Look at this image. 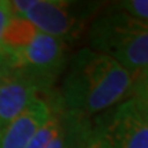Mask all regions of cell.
<instances>
[{
    "mask_svg": "<svg viewBox=\"0 0 148 148\" xmlns=\"http://www.w3.org/2000/svg\"><path fill=\"white\" fill-rule=\"evenodd\" d=\"M62 130H63V126H62L60 116L52 111L51 116L34 133V136L30 138V141L26 144L25 148H47L49 143L53 140V137Z\"/></svg>",
    "mask_w": 148,
    "mask_h": 148,
    "instance_id": "obj_9",
    "label": "cell"
},
{
    "mask_svg": "<svg viewBox=\"0 0 148 148\" xmlns=\"http://www.w3.org/2000/svg\"><path fill=\"white\" fill-rule=\"evenodd\" d=\"M23 18H26L40 33L60 40L70 36L75 26L71 3L63 0H33Z\"/></svg>",
    "mask_w": 148,
    "mask_h": 148,
    "instance_id": "obj_6",
    "label": "cell"
},
{
    "mask_svg": "<svg viewBox=\"0 0 148 148\" xmlns=\"http://www.w3.org/2000/svg\"><path fill=\"white\" fill-rule=\"evenodd\" d=\"M63 56V40L38 32L25 47L15 51H4L0 63L26 73L44 88L60 69Z\"/></svg>",
    "mask_w": 148,
    "mask_h": 148,
    "instance_id": "obj_4",
    "label": "cell"
},
{
    "mask_svg": "<svg viewBox=\"0 0 148 148\" xmlns=\"http://www.w3.org/2000/svg\"><path fill=\"white\" fill-rule=\"evenodd\" d=\"M84 148H148V107L127 97L97 116Z\"/></svg>",
    "mask_w": 148,
    "mask_h": 148,
    "instance_id": "obj_3",
    "label": "cell"
},
{
    "mask_svg": "<svg viewBox=\"0 0 148 148\" xmlns=\"http://www.w3.org/2000/svg\"><path fill=\"white\" fill-rule=\"evenodd\" d=\"M116 8L125 11V14L148 22V0H126L118 3Z\"/></svg>",
    "mask_w": 148,
    "mask_h": 148,
    "instance_id": "obj_10",
    "label": "cell"
},
{
    "mask_svg": "<svg viewBox=\"0 0 148 148\" xmlns=\"http://www.w3.org/2000/svg\"><path fill=\"white\" fill-rule=\"evenodd\" d=\"M134 74L108 55L85 48L73 59L62 101L75 115H95L126 99Z\"/></svg>",
    "mask_w": 148,
    "mask_h": 148,
    "instance_id": "obj_1",
    "label": "cell"
},
{
    "mask_svg": "<svg viewBox=\"0 0 148 148\" xmlns=\"http://www.w3.org/2000/svg\"><path fill=\"white\" fill-rule=\"evenodd\" d=\"M42 86L21 70L0 63V129L21 114Z\"/></svg>",
    "mask_w": 148,
    "mask_h": 148,
    "instance_id": "obj_5",
    "label": "cell"
},
{
    "mask_svg": "<svg viewBox=\"0 0 148 148\" xmlns=\"http://www.w3.org/2000/svg\"><path fill=\"white\" fill-rule=\"evenodd\" d=\"M93 51L108 55L133 74L148 70V22L125 12L95 22L90 30Z\"/></svg>",
    "mask_w": 148,
    "mask_h": 148,
    "instance_id": "obj_2",
    "label": "cell"
},
{
    "mask_svg": "<svg viewBox=\"0 0 148 148\" xmlns=\"http://www.w3.org/2000/svg\"><path fill=\"white\" fill-rule=\"evenodd\" d=\"M47 148H66V141H64V134H63V130L62 132H59L53 140L49 143Z\"/></svg>",
    "mask_w": 148,
    "mask_h": 148,
    "instance_id": "obj_12",
    "label": "cell"
},
{
    "mask_svg": "<svg viewBox=\"0 0 148 148\" xmlns=\"http://www.w3.org/2000/svg\"><path fill=\"white\" fill-rule=\"evenodd\" d=\"M38 30L23 16H11L3 37V52L15 51L33 40Z\"/></svg>",
    "mask_w": 148,
    "mask_h": 148,
    "instance_id": "obj_8",
    "label": "cell"
},
{
    "mask_svg": "<svg viewBox=\"0 0 148 148\" xmlns=\"http://www.w3.org/2000/svg\"><path fill=\"white\" fill-rule=\"evenodd\" d=\"M11 16V8L8 0H0V58L3 53V37H4L5 27L10 22Z\"/></svg>",
    "mask_w": 148,
    "mask_h": 148,
    "instance_id": "obj_11",
    "label": "cell"
},
{
    "mask_svg": "<svg viewBox=\"0 0 148 148\" xmlns=\"http://www.w3.org/2000/svg\"><path fill=\"white\" fill-rule=\"evenodd\" d=\"M52 114L47 101L37 97L19 115L0 129V148H25Z\"/></svg>",
    "mask_w": 148,
    "mask_h": 148,
    "instance_id": "obj_7",
    "label": "cell"
}]
</instances>
